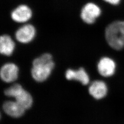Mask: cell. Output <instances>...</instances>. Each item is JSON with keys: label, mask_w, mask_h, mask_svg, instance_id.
I'll use <instances>...</instances> for the list:
<instances>
[{"label": "cell", "mask_w": 124, "mask_h": 124, "mask_svg": "<svg viewBox=\"0 0 124 124\" xmlns=\"http://www.w3.org/2000/svg\"><path fill=\"white\" fill-rule=\"evenodd\" d=\"M36 34V28L33 25L27 23L19 27L15 32V38L18 42L26 44L32 41Z\"/></svg>", "instance_id": "obj_5"}, {"label": "cell", "mask_w": 124, "mask_h": 124, "mask_svg": "<svg viewBox=\"0 0 124 124\" xmlns=\"http://www.w3.org/2000/svg\"><path fill=\"white\" fill-rule=\"evenodd\" d=\"M5 94L9 97L15 98L18 103L25 110L31 107L33 98L30 93L24 90L20 85H14L5 91Z\"/></svg>", "instance_id": "obj_2"}, {"label": "cell", "mask_w": 124, "mask_h": 124, "mask_svg": "<svg viewBox=\"0 0 124 124\" xmlns=\"http://www.w3.org/2000/svg\"><path fill=\"white\" fill-rule=\"evenodd\" d=\"M102 13L101 8L93 2H88L81 9L80 16L83 22L92 24L96 21Z\"/></svg>", "instance_id": "obj_3"}, {"label": "cell", "mask_w": 124, "mask_h": 124, "mask_svg": "<svg viewBox=\"0 0 124 124\" xmlns=\"http://www.w3.org/2000/svg\"><path fill=\"white\" fill-rule=\"evenodd\" d=\"M65 76L67 80H76L84 85L88 84L89 82L88 75L82 68H80L77 70H68L66 72Z\"/></svg>", "instance_id": "obj_11"}, {"label": "cell", "mask_w": 124, "mask_h": 124, "mask_svg": "<svg viewBox=\"0 0 124 124\" xmlns=\"http://www.w3.org/2000/svg\"><path fill=\"white\" fill-rule=\"evenodd\" d=\"M106 2L113 5L119 4L121 1V0H103Z\"/></svg>", "instance_id": "obj_13"}, {"label": "cell", "mask_w": 124, "mask_h": 124, "mask_svg": "<svg viewBox=\"0 0 124 124\" xmlns=\"http://www.w3.org/2000/svg\"><path fill=\"white\" fill-rule=\"evenodd\" d=\"M18 68L13 63H6L1 67L0 72L2 80L7 83L14 81L18 78Z\"/></svg>", "instance_id": "obj_7"}, {"label": "cell", "mask_w": 124, "mask_h": 124, "mask_svg": "<svg viewBox=\"0 0 124 124\" xmlns=\"http://www.w3.org/2000/svg\"><path fill=\"white\" fill-rule=\"evenodd\" d=\"M108 88L106 84L100 80L95 81L89 87L90 95L96 99H101L106 96Z\"/></svg>", "instance_id": "obj_10"}, {"label": "cell", "mask_w": 124, "mask_h": 124, "mask_svg": "<svg viewBox=\"0 0 124 124\" xmlns=\"http://www.w3.org/2000/svg\"><path fill=\"white\" fill-rule=\"evenodd\" d=\"M15 44L11 37L4 34L0 37V52L2 54L10 56L13 53Z\"/></svg>", "instance_id": "obj_12"}, {"label": "cell", "mask_w": 124, "mask_h": 124, "mask_svg": "<svg viewBox=\"0 0 124 124\" xmlns=\"http://www.w3.org/2000/svg\"><path fill=\"white\" fill-rule=\"evenodd\" d=\"M33 12L30 7L25 4L18 6L11 12V17L13 21L18 23H25L31 19Z\"/></svg>", "instance_id": "obj_6"}, {"label": "cell", "mask_w": 124, "mask_h": 124, "mask_svg": "<svg viewBox=\"0 0 124 124\" xmlns=\"http://www.w3.org/2000/svg\"><path fill=\"white\" fill-rule=\"evenodd\" d=\"M107 42L112 48L120 50L124 47V21H116L107 27L105 31Z\"/></svg>", "instance_id": "obj_1"}, {"label": "cell", "mask_w": 124, "mask_h": 124, "mask_svg": "<svg viewBox=\"0 0 124 124\" xmlns=\"http://www.w3.org/2000/svg\"><path fill=\"white\" fill-rule=\"evenodd\" d=\"M3 109L8 115L14 118H19L24 113L25 109L16 101H7L3 105Z\"/></svg>", "instance_id": "obj_9"}, {"label": "cell", "mask_w": 124, "mask_h": 124, "mask_svg": "<svg viewBox=\"0 0 124 124\" xmlns=\"http://www.w3.org/2000/svg\"><path fill=\"white\" fill-rule=\"evenodd\" d=\"M54 67V63L53 61L48 63L33 64L31 70L32 77L36 81H44L50 75Z\"/></svg>", "instance_id": "obj_4"}, {"label": "cell", "mask_w": 124, "mask_h": 124, "mask_svg": "<svg viewBox=\"0 0 124 124\" xmlns=\"http://www.w3.org/2000/svg\"><path fill=\"white\" fill-rule=\"evenodd\" d=\"M115 62L113 59L108 57L102 58L98 64L99 73L104 77H109L115 73Z\"/></svg>", "instance_id": "obj_8"}]
</instances>
